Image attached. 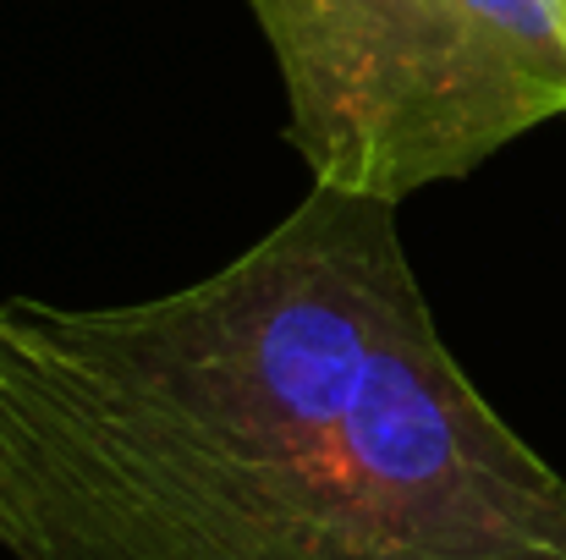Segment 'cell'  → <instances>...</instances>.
<instances>
[{
  "label": "cell",
  "mask_w": 566,
  "mask_h": 560,
  "mask_svg": "<svg viewBox=\"0 0 566 560\" xmlns=\"http://www.w3.org/2000/svg\"><path fill=\"white\" fill-rule=\"evenodd\" d=\"M11 560H566V478L434 330L396 203L314 187L198 286L0 303Z\"/></svg>",
  "instance_id": "6da1fadb"
},
{
  "label": "cell",
  "mask_w": 566,
  "mask_h": 560,
  "mask_svg": "<svg viewBox=\"0 0 566 560\" xmlns=\"http://www.w3.org/2000/svg\"><path fill=\"white\" fill-rule=\"evenodd\" d=\"M314 187L401 203L566 110V0H248Z\"/></svg>",
  "instance_id": "7a4b0ae2"
}]
</instances>
